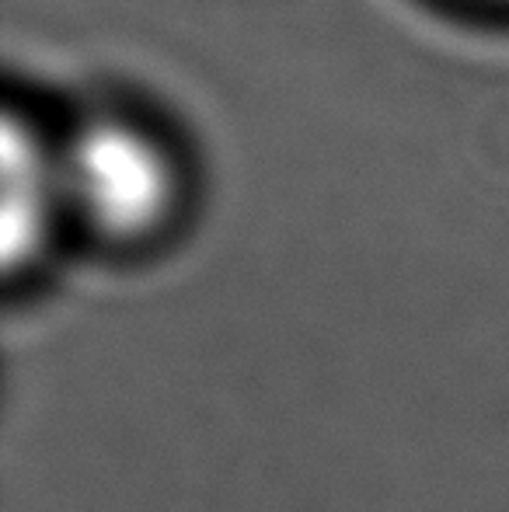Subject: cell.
<instances>
[{"instance_id": "cell-2", "label": "cell", "mask_w": 509, "mask_h": 512, "mask_svg": "<svg viewBox=\"0 0 509 512\" xmlns=\"http://www.w3.org/2000/svg\"><path fill=\"white\" fill-rule=\"evenodd\" d=\"M0 182H4V251L7 262L25 258L39 248L42 230L56 203H63L60 154L42 143L32 126L7 112L0 129Z\"/></svg>"}, {"instance_id": "cell-1", "label": "cell", "mask_w": 509, "mask_h": 512, "mask_svg": "<svg viewBox=\"0 0 509 512\" xmlns=\"http://www.w3.org/2000/svg\"><path fill=\"white\" fill-rule=\"evenodd\" d=\"M56 154L63 203H74L105 234H143L171 209V157L133 122L91 119Z\"/></svg>"}]
</instances>
